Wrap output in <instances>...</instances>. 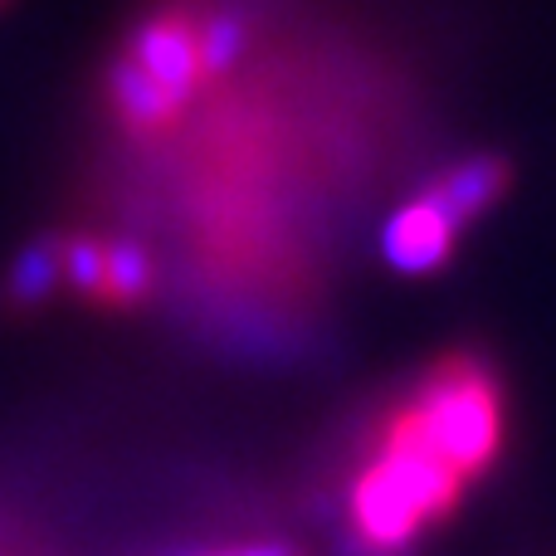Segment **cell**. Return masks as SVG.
<instances>
[{
  "label": "cell",
  "instance_id": "obj_10",
  "mask_svg": "<svg viewBox=\"0 0 556 556\" xmlns=\"http://www.w3.org/2000/svg\"><path fill=\"white\" fill-rule=\"evenodd\" d=\"M244 45H250V29L240 15H211L195 29V49H201V78H220L240 64Z\"/></svg>",
  "mask_w": 556,
  "mask_h": 556
},
{
  "label": "cell",
  "instance_id": "obj_2",
  "mask_svg": "<svg viewBox=\"0 0 556 556\" xmlns=\"http://www.w3.org/2000/svg\"><path fill=\"white\" fill-rule=\"evenodd\" d=\"M371 469L381 473V479L391 483L415 513H420V522L444 518V513L459 503V489H464V479L434 454V444L425 440L420 425H415L405 410L391 420V430H386Z\"/></svg>",
  "mask_w": 556,
  "mask_h": 556
},
{
  "label": "cell",
  "instance_id": "obj_5",
  "mask_svg": "<svg viewBox=\"0 0 556 556\" xmlns=\"http://www.w3.org/2000/svg\"><path fill=\"white\" fill-rule=\"evenodd\" d=\"M132 64L147 78H156L176 103H191L201 88V49H195V29L181 15L147 20L132 39Z\"/></svg>",
  "mask_w": 556,
  "mask_h": 556
},
{
  "label": "cell",
  "instance_id": "obj_11",
  "mask_svg": "<svg viewBox=\"0 0 556 556\" xmlns=\"http://www.w3.org/2000/svg\"><path fill=\"white\" fill-rule=\"evenodd\" d=\"M59 274L68 278V288L84 298H103V244L78 235V240L59 244Z\"/></svg>",
  "mask_w": 556,
  "mask_h": 556
},
{
  "label": "cell",
  "instance_id": "obj_13",
  "mask_svg": "<svg viewBox=\"0 0 556 556\" xmlns=\"http://www.w3.org/2000/svg\"><path fill=\"white\" fill-rule=\"evenodd\" d=\"M240 556H298V552L283 547V542H254V547H244Z\"/></svg>",
  "mask_w": 556,
  "mask_h": 556
},
{
  "label": "cell",
  "instance_id": "obj_1",
  "mask_svg": "<svg viewBox=\"0 0 556 556\" xmlns=\"http://www.w3.org/2000/svg\"><path fill=\"white\" fill-rule=\"evenodd\" d=\"M420 434L459 479L483 473L503 444V395L479 356H450L420 381L405 405Z\"/></svg>",
  "mask_w": 556,
  "mask_h": 556
},
{
  "label": "cell",
  "instance_id": "obj_12",
  "mask_svg": "<svg viewBox=\"0 0 556 556\" xmlns=\"http://www.w3.org/2000/svg\"><path fill=\"white\" fill-rule=\"evenodd\" d=\"M332 556H410V552H381V547H371V542H362L356 532H342V538L332 542Z\"/></svg>",
  "mask_w": 556,
  "mask_h": 556
},
{
  "label": "cell",
  "instance_id": "obj_8",
  "mask_svg": "<svg viewBox=\"0 0 556 556\" xmlns=\"http://www.w3.org/2000/svg\"><path fill=\"white\" fill-rule=\"evenodd\" d=\"M59 283V240H29L20 260L10 264L5 298L15 307H39Z\"/></svg>",
  "mask_w": 556,
  "mask_h": 556
},
{
  "label": "cell",
  "instance_id": "obj_3",
  "mask_svg": "<svg viewBox=\"0 0 556 556\" xmlns=\"http://www.w3.org/2000/svg\"><path fill=\"white\" fill-rule=\"evenodd\" d=\"M454 244H459V230H454L450 215L434 205L430 191H420L415 201H405L381 230L386 264H391L395 274H410V278L444 269L450 254H454Z\"/></svg>",
  "mask_w": 556,
  "mask_h": 556
},
{
  "label": "cell",
  "instance_id": "obj_9",
  "mask_svg": "<svg viewBox=\"0 0 556 556\" xmlns=\"http://www.w3.org/2000/svg\"><path fill=\"white\" fill-rule=\"evenodd\" d=\"M152 288V260L137 240H113L103 244V293L113 303H137Z\"/></svg>",
  "mask_w": 556,
  "mask_h": 556
},
{
  "label": "cell",
  "instance_id": "obj_4",
  "mask_svg": "<svg viewBox=\"0 0 556 556\" xmlns=\"http://www.w3.org/2000/svg\"><path fill=\"white\" fill-rule=\"evenodd\" d=\"M513 181H518V172H513V162L503 152H473V156H464V162H454L450 172L430 186V195H434V205L450 215L454 230L464 235L473 220H483L489 211H498V205L508 201Z\"/></svg>",
  "mask_w": 556,
  "mask_h": 556
},
{
  "label": "cell",
  "instance_id": "obj_6",
  "mask_svg": "<svg viewBox=\"0 0 556 556\" xmlns=\"http://www.w3.org/2000/svg\"><path fill=\"white\" fill-rule=\"evenodd\" d=\"M420 528H425L420 513L366 464L362 479L352 483V532L356 538L381 547V552H410V542L420 538Z\"/></svg>",
  "mask_w": 556,
  "mask_h": 556
},
{
  "label": "cell",
  "instance_id": "obj_7",
  "mask_svg": "<svg viewBox=\"0 0 556 556\" xmlns=\"http://www.w3.org/2000/svg\"><path fill=\"white\" fill-rule=\"evenodd\" d=\"M108 98H113V108L123 113V123H132V127H166L181 113V103H176L156 78H147L132 59H117V64L108 68Z\"/></svg>",
  "mask_w": 556,
  "mask_h": 556
}]
</instances>
